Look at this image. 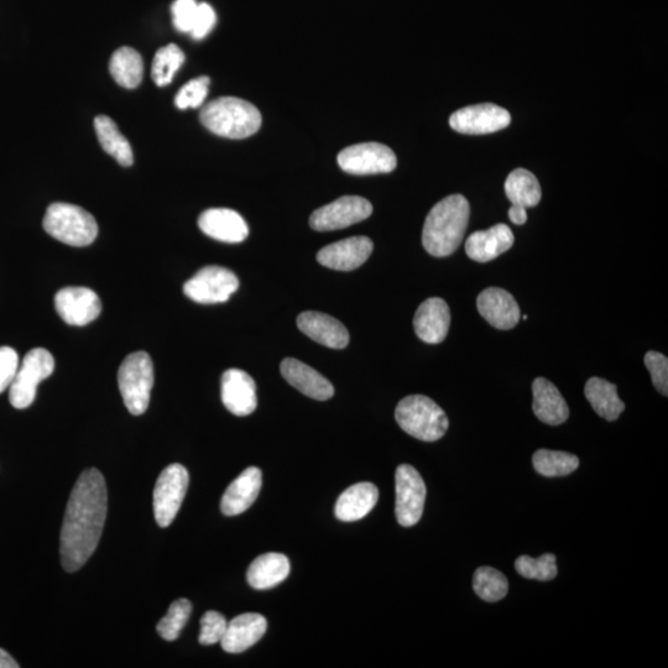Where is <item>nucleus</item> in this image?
<instances>
[{
	"mask_svg": "<svg viewBox=\"0 0 668 668\" xmlns=\"http://www.w3.org/2000/svg\"><path fill=\"white\" fill-rule=\"evenodd\" d=\"M268 629V621L262 614L245 613L229 621L226 634L221 641L228 654H240L258 643Z\"/></svg>",
	"mask_w": 668,
	"mask_h": 668,
	"instance_id": "22",
	"label": "nucleus"
},
{
	"mask_svg": "<svg viewBox=\"0 0 668 668\" xmlns=\"http://www.w3.org/2000/svg\"><path fill=\"white\" fill-rule=\"evenodd\" d=\"M510 122V113L492 103L476 104V106L459 109L450 118L453 130L469 135L499 132L509 127Z\"/></svg>",
	"mask_w": 668,
	"mask_h": 668,
	"instance_id": "13",
	"label": "nucleus"
},
{
	"mask_svg": "<svg viewBox=\"0 0 668 668\" xmlns=\"http://www.w3.org/2000/svg\"><path fill=\"white\" fill-rule=\"evenodd\" d=\"M222 401L236 416H248L257 410V385L248 373L229 369L222 377Z\"/></svg>",
	"mask_w": 668,
	"mask_h": 668,
	"instance_id": "17",
	"label": "nucleus"
},
{
	"mask_svg": "<svg viewBox=\"0 0 668 668\" xmlns=\"http://www.w3.org/2000/svg\"><path fill=\"white\" fill-rule=\"evenodd\" d=\"M55 369V359L48 349L35 348L26 354L9 388V401L15 409L23 410L34 403L36 390Z\"/></svg>",
	"mask_w": 668,
	"mask_h": 668,
	"instance_id": "7",
	"label": "nucleus"
},
{
	"mask_svg": "<svg viewBox=\"0 0 668 668\" xmlns=\"http://www.w3.org/2000/svg\"><path fill=\"white\" fill-rule=\"evenodd\" d=\"M395 419L407 435L425 442L440 440L450 426L446 412L425 395L406 396L396 407Z\"/></svg>",
	"mask_w": 668,
	"mask_h": 668,
	"instance_id": "4",
	"label": "nucleus"
},
{
	"mask_svg": "<svg viewBox=\"0 0 668 668\" xmlns=\"http://www.w3.org/2000/svg\"><path fill=\"white\" fill-rule=\"evenodd\" d=\"M17 661L8 654L7 651L0 649V668H18Z\"/></svg>",
	"mask_w": 668,
	"mask_h": 668,
	"instance_id": "44",
	"label": "nucleus"
},
{
	"mask_svg": "<svg viewBox=\"0 0 668 668\" xmlns=\"http://www.w3.org/2000/svg\"><path fill=\"white\" fill-rule=\"evenodd\" d=\"M190 476L179 463L170 464L161 472L154 489V515L160 527L170 526L185 499Z\"/></svg>",
	"mask_w": 668,
	"mask_h": 668,
	"instance_id": "8",
	"label": "nucleus"
},
{
	"mask_svg": "<svg viewBox=\"0 0 668 668\" xmlns=\"http://www.w3.org/2000/svg\"><path fill=\"white\" fill-rule=\"evenodd\" d=\"M263 484V473L257 467H249L229 485L223 494L221 510L224 515L243 514L258 499Z\"/></svg>",
	"mask_w": 668,
	"mask_h": 668,
	"instance_id": "23",
	"label": "nucleus"
},
{
	"mask_svg": "<svg viewBox=\"0 0 668 668\" xmlns=\"http://www.w3.org/2000/svg\"><path fill=\"white\" fill-rule=\"evenodd\" d=\"M192 604L190 600H175L170 605L169 612L159 621L156 630L166 641H174L179 638L181 631L184 630L187 621L190 619Z\"/></svg>",
	"mask_w": 668,
	"mask_h": 668,
	"instance_id": "35",
	"label": "nucleus"
},
{
	"mask_svg": "<svg viewBox=\"0 0 668 668\" xmlns=\"http://www.w3.org/2000/svg\"><path fill=\"white\" fill-rule=\"evenodd\" d=\"M532 463L537 473L549 478L568 476L579 467V459L574 454L549 450L535 452Z\"/></svg>",
	"mask_w": 668,
	"mask_h": 668,
	"instance_id": "32",
	"label": "nucleus"
},
{
	"mask_svg": "<svg viewBox=\"0 0 668 668\" xmlns=\"http://www.w3.org/2000/svg\"><path fill=\"white\" fill-rule=\"evenodd\" d=\"M227 626L228 621L221 613L210 610L201 619L200 644L210 646L221 643Z\"/></svg>",
	"mask_w": 668,
	"mask_h": 668,
	"instance_id": "38",
	"label": "nucleus"
},
{
	"mask_svg": "<svg viewBox=\"0 0 668 668\" xmlns=\"http://www.w3.org/2000/svg\"><path fill=\"white\" fill-rule=\"evenodd\" d=\"M210 77L201 76L187 82L175 98L176 107L185 111L189 108H200L205 103L210 87Z\"/></svg>",
	"mask_w": 668,
	"mask_h": 668,
	"instance_id": "37",
	"label": "nucleus"
},
{
	"mask_svg": "<svg viewBox=\"0 0 668 668\" xmlns=\"http://www.w3.org/2000/svg\"><path fill=\"white\" fill-rule=\"evenodd\" d=\"M43 226L52 238L71 247H87L98 236L95 217L70 203H52L46 211Z\"/></svg>",
	"mask_w": 668,
	"mask_h": 668,
	"instance_id": "5",
	"label": "nucleus"
},
{
	"mask_svg": "<svg viewBox=\"0 0 668 668\" xmlns=\"http://www.w3.org/2000/svg\"><path fill=\"white\" fill-rule=\"evenodd\" d=\"M95 128L99 143L106 153L116 159L122 166L133 164L134 155L132 146L128 139L119 132L117 124L107 116H98L95 120Z\"/></svg>",
	"mask_w": 668,
	"mask_h": 668,
	"instance_id": "31",
	"label": "nucleus"
},
{
	"mask_svg": "<svg viewBox=\"0 0 668 668\" xmlns=\"http://www.w3.org/2000/svg\"><path fill=\"white\" fill-rule=\"evenodd\" d=\"M200 119L210 132L228 139L252 137L262 127L259 109L236 97H222L207 103Z\"/></svg>",
	"mask_w": 668,
	"mask_h": 668,
	"instance_id": "3",
	"label": "nucleus"
},
{
	"mask_svg": "<svg viewBox=\"0 0 668 668\" xmlns=\"http://www.w3.org/2000/svg\"><path fill=\"white\" fill-rule=\"evenodd\" d=\"M198 3L197 0H175L172 4V22L180 33H191L195 22Z\"/></svg>",
	"mask_w": 668,
	"mask_h": 668,
	"instance_id": "40",
	"label": "nucleus"
},
{
	"mask_svg": "<svg viewBox=\"0 0 668 668\" xmlns=\"http://www.w3.org/2000/svg\"><path fill=\"white\" fill-rule=\"evenodd\" d=\"M154 380V364L148 353H132L123 360L118 385L130 414L139 416L148 410Z\"/></svg>",
	"mask_w": 668,
	"mask_h": 668,
	"instance_id": "6",
	"label": "nucleus"
},
{
	"mask_svg": "<svg viewBox=\"0 0 668 668\" xmlns=\"http://www.w3.org/2000/svg\"><path fill=\"white\" fill-rule=\"evenodd\" d=\"M510 221L516 226H523L527 221L526 208L520 206H511L509 210Z\"/></svg>",
	"mask_w": 668,
	"mask_h": 668,
	"instance_id": "43",
	"label": "nucleus"
},
{
	"mask_svg": "<svg viewBox=\"0 0 668 668\" xmlns=\"http://www.w3.org/2000/svg\"><path fill=\"white\" fill-rule=\"evenodd\" d=\"M300 331L322 346L343 349L348 346L349 332L342 322L326 313L307 311L297 317Z\"/></svg>",
	"mask_w": 668,
	"mask_h": 668,
	"instance_id": "20",
	"label": "nucleus"
},
{
	"mask_svg": "<svg viewBox=\"0 0 668 668\" xmlns=\"http://www.w3.org/2000/svg\"><path fill=\"white\" fill-rule=\"evenodd\" d=\"M109 71L119 86L133 90L143 81L144 62L142 55L137 50L120 48L114 52L111 62H109Z\"/></svg>",
	"mask_w": 668,
	"mask_h": 668,
	"instance_id": "29",
	"label": "nucleus"
},
{
	"mask_svg": "<svg viewBox=\"0 0 668 668\" xmlns=\"http://www.w3.org/2000/svg\"><path fill=\"white\" fill-rule=\"evenodd\" d=\"M471 207L462 195L443 198L427 216L422 231V244L433 257L443 258L453 254L463 242Z\"/></svg>",
	"mask_w": 668,
	"mask_h": 668,
	"instance_id": "2",
	"label": "nucleus"
},
{
	"mask_svg": "<svg viewBox=\"0 0 668 668\" xmlns=\"http://www.w3.org/2000/svg\"><path fill=\"white\" fill-rule=\"evenodd\" d=\"M379 490L373 483H357L349 487L338 498L336 509L337 519L344 523H352L365 518L377 505Z\"/></svg>",
	"mask_w": 668,
	"mask_h": 668,
	"instance_id": "26",
	"label": "nucleus"
},
{
	"mask_svg": "<svg viewBox=\"0 0 668 668\" xmlns=\"http://www.w3.org/2000/svg\"><path fill=\"white\" fill-rule=\"evenodd\" d=\"M516 571L520 576L537 581H552L557 577L556 557L552 553H546L540 558L520 556L515 562Z\"/></svg>",
	"mask_w": 668,
	"mask_h": 668,
	"instance_id": "36",
	"label": "nucleus"
},
{
	"mask_svg": "<svg viewBox=\"0 0 668 668\" xmlns=\"http://www.w3.org/2000/svg\"><path fill=\"white\" fill-rule=\"evenodd\" d=\"M217 15L215 9L207 3H198L195 22H193L191 36L195 40L205 39L215 28Z\"/></svg>",
	"mask_w": 668,
	"mask_h": 668,
	"instance_id": "42",
	"label": "nucleus"
},
{
	"mask_svg": "<svg viewBox=\"0 0 668 668\" xmlns=\"http://www.w3.org/2000/svg\"><path fill=\"white\" fill-rule=\"evenodd\" d=\"M584 394L593 410L607 421H617L625 404L618 396L617 386L600 378H591L584 388Z\"/></svg>",
	"mask_w": 668,
	"mask_h": 668,
	"instance_id": "28",
	"label": "nucleus"
},
{
	"mask_svg": "<svg viewBox=\"0 0 668 668\" xmlns=\"http://www.w3.org/2000/svg\"><path fill=\"white\" fill-rule=\"evenodd\" d=\"M198 227L206 236L224 243H242L249 234L244 218L229 208H211L203 212L198 218Z\"/></svg>",
	"mask_w": 668,
	"mask_h": 668,
	"instance_id": "18",
	"label": "nucleus"
},
{
	"mask_svg": "<svg viewBox=\"0 0 668 668\" xmlns=\"http://www.w3.org/2000/svg\"><path fill=\"white\" fill-rule=\"evenodd\" d=\"M395 514L399 524L411 527L419 523L424 514L426 485L421 474L410 464H401L395 473Z\"/></svg>",
	"mask_w": 668,
	"mask_h": 668,
	"instance_id": "10",
	"label": "nucleus"
},
{
	"mask_svg": "<svg viewBox=\"0 0 668 668\" xmlns=\"http://www.w3.org/2000/svg\"><path fill=\"white\" fill-rule=\"evenodd\" d=\"M337 160L339 167L352 175L389 174L398 165L394 151L380 143L349 146L338 154Z\"/></svg>",
	"mask_w": 668,
	"mask_h": 668,
	"instance_id": "11",
	"label": "nucleus"
},
{
	"mask_svg": "<svg viewBox=\"0 0 668 668\" xmlns=\"http://www.w3.org/2000/svg\"><path fill=\"white\" fill-rule=\"evenodd\" d=\"M185 54L179 46L169 44L165 48H161L154 57L153 67H151V77L159 87L169 85L184 65Z\"/></svg>",
	"mask_w": 668,
	"mask_h": 668,
	"instance_id": "34",
	"label": "nucleus"
},
{
	"mask_svg": "<svg viewBox=\"0 0 668 668\" xmlns=\"http://www.w3.org/2000/svg\"><path fill=\"white\" fill-rule=\"evenodd\" d=\"M477 307L484 320L498 330H511L520 321L518 302L510 292L499 287H489L480 292Z\"/></svg>",
	"mask_w": 668,
	"mask_h": 668,
	"instance_id": "16",
	"label": "nucleus"
},
{
	"mask_svg": "<svg viewBox=\"0 0 668 668\" xmlns=\"http://www.w3.org/2000/svg\"><path fill=\"white\" fill-rule=\"evenodd\" d=\"M107 508L106 480L98 469H87L72 489L61 530V562L67 572L80 570L96 551Z\"/></svg>",
	"mask_w": 668,
	"mask_h": 668,
	"instance_id": "1",
	"label": "nucleus"
},
{
	"mask_svg": "<svg viewBox=\"0 0 668 668\" xmlns=\"http://www.w3.org/2000/svg\"><path fill=\"white\" fill-rule=\"evenodd\" d=\"M374 244L368 237H352L327 245L317 254V262L328 269L352 271L372 255Z\"/></svg>",
	"mask_w": 668,
	"mask_h": 668,
	"instance_id": "15",
	"label": "nucleus"
},
{
	"mask_svg": "<svg viewBox=\"0 0 668 668\" xmlns=\"http://www.w3.org/2000/svg\"><path fill=\"white\" fill-rule=\"evenodd\" d=\"M290 570L289 558L283 553H264L255 558L250 565L247 573L248 583L259 591L274 588L289 577Z\"/></svg>",
	"mask_w": 668,
	"mask_h": 668,
	"instance_id": "27",
	"label": "nucleus"
},
{
	"mask_svg": "<svg viewBox=\"0 0 668 668\" xmlns=\"http://www.w3.org/2000/svg\"><path fill=\"white\" fill-rule=\"evenodd\" d=\"M504 187L506 197L514 206L531 208L541 201L540 182L529 170L516 169L511 172Z\"/></svg>",
	"mask_w": 668,
	"mask_h": 668,
	"instance_id": "30",
	"label": "nucleus"
},
{
	"mask_svg": "<svg viewBox=\"0 0 668 668\" xmlns=\"http://www.w3.org/2000/svg\"><path fill=\"white\" fill-rule=\"evenodd\" d=\"M473 589L479 598L488 603L499 602L509 591L508 579L492 567H480L474 573Z\"/></svg>",
	"mask_w": 668,
	"mask_h": 668,
	"instance_id": "33",
	"label": "nucleus"
},
{
	"mask_svg": "<svg viewBox=\"0 0 668 668\" xmlns=\"http://www.w3.org/2000/svg\"><path fill=\"white\" fill-rule=\"evenodd\" d=\"M451 326V310L440 297L422 302L416 311L414 328L417 337L429 344L445 341Z\"/></svg>",
	"mask_w": 668,
	"mask_h": 668,
	"instance_id": "19",
	"label": "nucleus"
},
{
	"mask_svg": "<svg viewBox=\"0 0 668 668\" xmlns=\"http://www.w3.org/2000/svg\"><path fill=\"white\" fill-rule=\"evenodd\" d=\"M18 369V353L13 348L0 347V394L10 388Z\"/></svg>",
	"mask_w": 668,
	"mask_h": 668,
	"instance_id": "41",
	"label": "nucleus"
},
{
	"mask_svg": "<svg viewBox=\"0 0 668 668\" xmlns=\"http://www.w3.org/2000/svg\"><path fill=\"white\" fill-rule=\"evenodd\" d=\"M532 394V410L537 419L550 426L565 424L570 417V409L555 384L545 378H537L532 384Z\"/></svg>",
	"mask_w": 668,
	"mask_h": 668,
	"instance_id": "25",
	"label": "nucleus"
},
{
	"mask_svg": "<svg viewBox=\"0 0 668 668\" xmlns=\"http://www.w3.org/2000/svg\"><path fill=\"white\" fill-rule=\"evenodd\" d=\"M280 370L287 383L311 399L325 401L334 395L330 380L300 360L287 358L281 363Z\"/></svg>",
	"mask_w": 668,
	"mask_h": 668,
	"instance_id": "21",
	"label": "nucleus"
},
{
	"mask_svg": "<svg viewBox=\"0 0 668 668\" xmlns=\"http://www.w3.org/2000/svg\"><path fill=\"white\" fill-rule=\"evenodd\" d=\"M645 365L649 370L652 383L662 395H668V359L659 352H647Z\"/></svg>",
	"mask_w": 668,
	"mask_h": 668,
	"instance_id": "39",
	"label": "nucleus"
},
{
	"mask_svg": "<svg viewBox=\"0 0 668 668\" xmlns=\"http://www.w3.org/2000/svg\"><path fill=\"white\" fill-rule=\"evenodd\" d=\"M239 280L233 271L218 265L202 268L184 285V292L197 304H223L238 290Z\"/></svg>",
	"mask_w": 668,
	"mask_h": 668,
	"instance_id": "9",
	"label": "nucleus"
},
{
	"mask_svg": "<svg viewBox=\"0 0 668 668\" xmlns=\"http://www.w3.org/2000/svg\"><path fill=\"white\" fill-rule=\"evenodd\" d=\"M373 206L359 196H343L312 213L310 226L317 232L338 231L364 221L372 215Z\"/></svg>",
	"mask_w": 668,
	"mask_h": 668,
	"instance_id": "12",
	"label": "nucleus"
},
{
	"mask_svg": "<svg viewBox=\"0 0 668 668\" xmlns=\"http://www.w3.org/2000/svg\"><path fill=\"white\" fill-rule=\"evenodd\" d=\"M515 242L514 234L506 224L500 223L469 236L466 242V253L478 263H489L499 255L508 252Z\"/></svg>",
	"mask_w": 668,
	"mask_h": 668,
	"instance_id": "24",
	"label": "nucleus"
},
{
	"mask_svg": "<svg viewBox=\"0 0 668 668\" xmlns=\"http://www.w3.org/2000/svg\"><path fill=\"white\" fill-rule=\"evenodd\" d=\"M55 309L71 326H86L101 315L102 302L87 287H65L55 296Z\"/></svg>",
	"mask_w": 668,
	"mask_h": 668,
	"instance_id": "14",
	"label": "nucleus"
}]
</instances>
